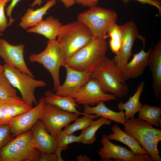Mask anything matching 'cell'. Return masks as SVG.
Returning a JSON list of instances; mask_svg holds the SVG:
<instances>
[{"mask_svg": "<svg viewBox=\"0 0 161 161\" xmlns=\"http://www.w3.org/2000/svg\"><path fill=\"white\" fill-rule=\"evenodd\" d=\"M124 131L133 137L148 153L154 161H161L158 148L161 141V129L138 118H130L124 124Z\"/></svg>", "mask_w": 161, "mask_h": 161, "instance_id": "obj_1", "label": "cell"}, {"mask_svg": "<svg viewBox=\"0 0 161 161\" xmlns=\"http://www.w3.org/2000/svg\"><path fill=\"white\" fill-rule=\"evenodd\" d=\"M93 38L86 26L77 20L62 25L56 40L65 61L87 44Z\"/></svg>", "mask_w": 161, "mask_h": 161, "instance_id": "obj_2", "label": "cell"}, {"mask_svg": "<svg viewBox=\"0 0 161 161\" xmlns=\"http://www.w3.org/2000/svg\"><path fill=\"white\" fill-rule=\"evenodd\" d=\"M106 39L93 37L85 46L65 61L75 70L92 72L106 57Z\"/></svg>", "mask_w": 161, "mask_h": 161, "instance_id": "obj_3", "label": "cell"}, {"mask_svg": "<svg viewBox=\"0 0 161 161\" xmlns=\"http://www.w3.org/2000/svg\"><path fill=\"white\" fill-rule=\"evenodd\" d=\"M15 137L0 150V161H39L41 153L31 130Z\"/></svg>", "mask_w": 161, "mask_h": 161, "instance_id": "obj_4", "label": "cell"}, {"mask_svg": "<svg viewBox=\"0 0 161 161\" xmlns=\"http://www.w3.org/2000/svg\"><path fill=\"white\" fill-rule=\"evenodd\" d=\"M91 77L98 80L105 92H110L117 97H123L129 91L121 71L112 59L106 57L91 73Z\"/></svg>", "mask_w": 161, "mask_h": 161, "instance_id": "obj_5", "label": "cell"}, {"mask_svg": "<svg viewBox=\"0 0 161 161\" xmlns=\"http://www.w3.org/2000/svg\"><path fill=\"white\" fill-rule=\"evenodd\" d=\"M117 18L115 11L96 6L79 14L77 19L88 28L93 37L106 39Z\"/></svg>", "mask_w": 161, "mask_h": 161, "instance_id": "obj_6", "label": "cell"}, {"mask_svg": "<svg viewBox=\"0 0 161 161\" xmlns=\"http://www.w3.org/2000/svg\"><path fill=\"white\" fill-rule=\"evenodd\" d=\"M3 66L4 73L12 86L19 91L23 100L31 107L33 104L36 105L38 102L35 95V90L37 88L46 86V83L35 79L5 63Z\"/></svg>", "mask_w": 161, "mask_h": 161, "instance_id": "obj_7", "label": "cell"}, {"mask_svg": "<svg viewBox=\"0 0 161 161\" xmlns=\"http://www.w3.org/2000/svg\"><path fill=\"white\" fill-rule=\"evenodd\" d=\"M32 63L42 65L50 73L52 78L54 89L55 91L60 85V70L65 66V61L56 39L48 40L45 49L38 54L32 53L29 57Z\"/></svg>", "mask_w": 161, "mask_h": 161, "instance_id": "obj_8", "label": "cell"}, {"mask_svg": "<svg viewBox=\"0 0 161 161\" xmlns=\"http://www.w3.org/2000/svg\"><path fill=\"white\" fill-rule=\"evenodd\" d=\"M79 115L54 105L46 104L39 120L44 125L47 131L55 137L63 128L74 121Z\"/></svg>", "mask_w": 161, "mask_h": 161, "instance_id": "obj_9", "label": "cell"}, {"mask_svg": "<svg viewBox=\"0 0 161 161\" xmlns=\"http://www.w3.org/2000/svg\"><path fill=\"white\" fill-rule=\"evenodd\" d=\"M100 142L103 146L98 154L102 161L112 158L123 161H154L149 154H136L126 147L114 144L105 134H103Z\"/></svg>", "mask_w": 161, "mask_h": 161, "instance_id": "obj_10", "label": "cell"}, {"mask_svg": "<svg viewBox=\"0 0 161 161\" xmlns=\"http://www.w3.org/2000/svg\"><path fill=\"white\" fill-rule=\"evenodd\" d=\"M120 27L122 33L121 48L119 52L115 54L112 60L117 67L122 71L131 55L132 49L135 40L139 38L142 41L143 45L145 46V39L139 34L133 21H129Z\"/></svg>", "mask_w": 161, "mask_h": 161, "instance_id": "obj_11", "label": "cell"}, {"mask_svg": "<svg viewBox=\"0 0 161 161\" xmlns=\"http://www.w3.org/2000/svg\"><path fill=\"white\" fill-rule=\"evenodd\" d=\"M73 97L78 105L90 106H93L101 102L117 100V97L114 95L105 92L98 80L92 78Z\"/></svg>", "mask_w": 161, "mask_h": 161, "instance_id": "obj_12", "label": "cell"}, {"mask_svg": "<svg viewBox=\"0 0 161 161\" xmlns=\"http://www.w3.org/2000/svg\"><path fill=\"white\" fill-rule=\"evenodd\" d=\"M46 104L44 97H43L35 107L11 119L8 124L13 137L31 130L39 120Z\"/></svg>", "mask_w": 161, "mask_h": 161, "instance_id": "obj_13", "label": "cell"}, {"mask_svg": "<svg viewBox=\"0 0 161 161\" xmlns=\"http://www.w3.org/2000/svg\"><path fill=\"white\" fill-rule=\"evenodd\" d=\"M24 48L23 44L12 45L5 39L0 38V57L5 63L34 78L24 60Z\"/></svg>", "mask_w": 161, "mask_h": 161, "instance_id": "obj_14", "label": "cell"}, {"mask_svg": "<svg viewBox=\"0 0 161 161\" xmlns=\"http://www.w3.org/2000/svg\"><path fill=\"white\" fill-rule=\"evenodd\" d=\"M66 76L64 83L56 90L55 93L73 97L91 78V72L73 69L65 65Z\"/></svg>", "mask_w": 161, "mask_h": 161, "instance_id": "obj_15", "label": "cell"}, {"mask_svg": "<svg viewBox=\"0 0 161 161\" xmlns=\"http://www.w3.org/2000/svg\"><path fill=\"white\" fill-rule=\"evenodd\" d=\"M32 107L18 96L7 99L0 98V126L8 124L13 118Z\"/></svg>", "mask_w": 161, "mask_h": 161, "instance_id": "obj_16", "label": "cell"}, {"mask_svg": "<svg viewBox=\"0 0 161 161\" xmlns=\"http://www.w3.org/2000/svg\"><path fill=\"white\" fill-rule=\"evenodd\" d=\"M152 77L151 86L157 102L161 93V41L160 40L151 51L148 58V66Z\"/></svg>", "mask_w": 161, "mask_h": 161, "instance_id": "obj_17", "label": "cell"}, {"mask_svg": "<svg viewBox=\"0 0 161 161\" xmlns=\"http://www.w3.org/2000/svg\"><path fill=\"white\" fill-rule=\"evenodd\" d=\"M152 48L145 51L143 48L134 54L131 60L124 66L122 73L124 80L137 78L142 75L148 66V58Z\"/></svg>", "mask_w": 161, "mask_h": 161, "instance_id": "obj_18", "label": "cell"}, {"mask_svg": "<svg viewBox=\"0 0 161 161\" xmlns=\"http://www.w3.org/2000/svg\"><path fill=\"white\" fill-rule=\"evenodd\" d=\"M33 139L41 153H55L57 144L55 137L49 133L43 123L38 120L31 129Z\"/></svg>", "mask_w": 161, "mask_h": 161, "instance_id": "obj_19", "label": "cell"}, {"mask_svg": "<svg viewBox=\"0 0 161 161\" xmlns=\"http://www.w3.org/2000/svg\"><path fill=\"white\" fill-rule=\"evenodd\" d=\"M62 24L57 19L49 16L42 20L35 26L28 29L27 32L38 34L48 40L56 39L60 28Z\"/></svg>", "mask_w": 161, "mask_h": 161, "instance_id": "obj_20", "label": "cell"}, {"mask_svg": "<svg viewBox=\"0 0 161 161\" xmlns=\"http://www.w3.org/2000/svg\"><path fill=\"white\" fill-rule=\"evenodd\" d=\"M44 98L46 104L54 105L60 109L69 112L84 115L77 109L78 107L75 99L71 96H62L56 94L50 90L45 92Z\"/></svg>", "mask_w": 161, "mask_h": 161, "instance_id": "obj_21", "label": "cell"}, {"mask_svg": "<svg viewBox=\"0 0 161 161\" xmlns=\"http://www.w3.org/2000/svg\"><path fill=\"white\" fill-rule=\"evenodd\" d=\"M56 3V0H48L43 6L35 10L28 9L21 18L19 26L24 29L35 26L43 20V16Z\"/></svg>", "mask_w": 161, "mask_h": 161, "instance_id": "obj_22", "label": "cell"}, {"mask_svg": "<svg viewBox=\"0 0 161 161\" xmlns=\"http://www.w3.org/2000/svg\"><path fill=\"white\" fill-rule=\"evenodd\" d=\"M83 112L86 114H96L123 125L126 120L123 111H114L107 107L103 102H100L95 106H84Z\"/></svg>", "mask_w": 161, "mask_h": 161, "instance_id": "obj_23", "label": "cell"}, {"mask_svg": "<svg viewBox=\"0 0 161 161\" xmlns=\"http://www.w3.org/2000/svg\"><path fill=\"white\" fill-rule=\"evenodd\" d=\"M111 130L112 133L107 135L109 140L117 141L125 144L135 153L149 154L135 139L123 131L117 125H113Z\"/></svg>", "mask_w": 161, "mask_h": 161, "instance_id": "obj_24", "label": "cell"}, {"mask_svg": "<svg viewBox=\"0 0 161 161\" xmlns=\"http://www.w3.org/2000/svg\"><path fill=\"white\" fill-rule=\"evenodd\" d=\"M145 83L143 81L140 83L135 92L131 96H130L126 102H119L117 107L119 111L124 110L126 120L134 117L135 114L138 112L143 104L140 101L141 95L144 90Z\"/></svg>", "mask_w": 161, "mask_h": 161, "instance_id": "obj_25", "label": "cell"}, {"mask_svg": "<svg viewBox=\"0 0 161 161\" xmlns=\"http://www.w3.org/2000/svg\"><path fill=\"white\" fill-rule=\"evenodd\" d=\"M138 118L158 128L161 126V108L145 104L138 112Z\"/></svg>", "mask_w": 161, "mask_h": 161, "instance_id": "obj_26", "label": "cell"}, {"mask_svg": "<svg viewBox=\"0 0 161 161\" xmlns=\"http://www.w3.org/2000/svg\"><path fill=\"white\" fill-rule=\"evenodd\" d=\"M111 123V121L103 117L93 120L89 126L81 132L83 136L82 143L88 145L93 143L96 141V132L98 129L103 125H109Z\"/></svg>", "mask_w": 161, "mask_h": 161, "instance_id": "obj_27", "label": "cell"}, {"mask_svg": "<svg viewBox=\"0 0 161 161\" xmlns=\"http://www.w3.org/2000/svg\"><path fill=\"white\" fill-rule=\"evenodd\" d=\"M98 117L96 114H85L82 117H77L73 123L65 127L63 130L69 134H73L78 130H84L89 126L93 119Z\"/></svg>", "mask_w": 161, "mask_h": 161, "instance_id": "obj_28", "label": "cell"}, {"mask_svg": "<svg viewBox=\"0 0 161 161\" xmlns=\"http://www.w3.org/2000/svg\"><path fill=\"white\" fill-rule=\"evenodd\" d=\"M57 148L66 149L68 145L74 143H82L83 136L81 134L76 136L73 134H69L62 130L55 136Z\"/></svg>", "mask_w": 161, "mask_h": 161, "instance_id": "obj_29", "label": "cell"}, {"mask_svg": "<svg viewBox=\"0 0 161 161\" xmlns=\"http://www.w3.org/2000/svg\"><path fill=\"white\" fill-rule=\"evenodd\" d=\"M17 96L16 89L11 84L4 72L0 73V98L7 99Z\"/></svg>", "mask_w": 161, "mask_h": 161, "instance_id": "obj_30", "label": "cell"}, {"mask_svg": "<svg viewBox=\"0 0 161 161\" xmlns=\"http://www.w3.org/2000/svg\"><path fill=\"white\" fill-rule=\"evenodd\" d=\"M13 137L8 124L0 126V150Z\"/></svg>", "mask_w": 161, "mask_h": 161, "instance_id": "obj_31", "label": "cell"}, {"mask_svg": "<svg viewBox=\"0 0 161 161\" xmlns=\"http://www.w3.org/2000/svg\"><path fill=\"white\" fill-rule=\"evenodd\" d=\"M11 0H0V33L5 30L9 25L5 13V7Z\"/></svg>", "mask_w": 161, "mask_h": 161, "instance_id": "obj_32", "label": "cell"}, {"mask_svg": "<svg viewBox=\"0 0 161 161\" xmlns=\"http://www.w3.org/2000/svg\"><path fill=\"white\" fill-rule=\"evenodd\" d=\"M110 37V40L114 41H122V33L120 26L116 23L111 27L107 34V37Z\"/></svg>", "mask_w": 161, "mask_h": 161, "instance_id": "obj_33", "label": "cell"}, {"mask_svg": "<svg viewBox=\"0 0 161 161\" xmlns=\"http://www.w3.org/2000/svg\"><path fill=\"white\" fill-rule=\"evenodd\" d=\"M130 0H122L124 4H126ZM142 4H147L154 6L158 10L160 14H161V2L153 0H134Z\"/></svg>", "mask_w": 161, "mask_h": 161, "instance_id": "obj_34", "label": "cell"}, {"mask_svg": "<svg viewBox=\"0 0 161 161\" xmlns=\"http://www.w3.org/2000/svg\"><path fill=\"white\" fill-rule=\"evenodd\" d=\"M21 0H11V2L6 9V14L9 18V25L10 26L14 21L12 17V12L17 4Z\"/></svg>", "mask_w": 161, "mask_h": 161, "instance_id": "obj_35", "label": "cell"}, {"mask_svg": "<svg viewBox=\"0 0 161 161\" xmlns=\"http://www.w3.org/2000/svg\"><path fill=\"white\" fill-rule=\"evenodd\" d=\"M58 158L55 153H41L39 161H57Z\"/></svg>", "mask_w": 161, "mask_h": 161, "instance_id": "obj_36", "label": "cell"}, {"mask_svg": "<svg viewBox=\"0 0 161 161\" xmlns=\"http://www.w3.org/2000/svg\"><path fill=\"white\" fill-rule=\"evenodd\" d=\"M98 0H76V3L89 7L97 6Z\"/></svg>", "mask_w": 161, "mask_h": 161, "instance_id": "obj_37", "label": "cell"}, {"mask_svg": "<svg viewBox=\"0 0 161 161\" xmlns=\"http://www.w3.org/2000/svg\"><path fill=\"white\" fill-rule=\"evenodd\" d=\"M66 8H69L73 5L76 2V0H60Z\"/></svg>", "mask_w": 161, "mask_h": 161, "instance_id": "obj_38", "label": "cell"}, {"mask_svg": "<svg viewBox=\"0 0 161 161\" xmlns=\"http://www.w3.org/2000/svg\"><path fill=\"white\" fill-rule=\"evenodd\" d=\"M76 160L77 161H90V158L86 155H80L76 157Z\"/></svg>", "mask_w": 161, "mask_h": 161, "instance_id": "obj_39", "label": "cell"}, {"mask_svg": "<svg viewBox=\"0 0 161 161\" xmlns=\"http://www.w3.org/2000/svg\"><path fill=\"white\" fill-rule=\"evenodd\" d=\"M42 2V0H35L31 5L32 7H34L37 5L40 6Z\"/></svg>", "mask_w": 161, "mask_h": 161, "instance_id": "obj_40", "label": "cell"}, {"mask_svg": "<svg viewBox=\"0 0 161 161\" xmlns=\"http://www.w3.org/2000/svg\"><path fill=\"white\" fill-rule=\"evenodd\" d=\"M4 71V66L0 64V73L3 72Z\"/></svg>", "mask_w": 161, "mask_h": 161, "instance_id": "obj_41", "label": "cell"}, {"mask_svg": "<svg viewBox=\"0 0 161 161\" xmlns=\"http://www.w3.org/2000/svg\"><path fill=\"white\" fill-rule=\"evenodd\" d=\"M156 1H160V0H153Z\"/></svg>", "mask_w": 161, "mask_h": 161, "instance_id": "obj_42", "label": "cell"}]
</instances>
